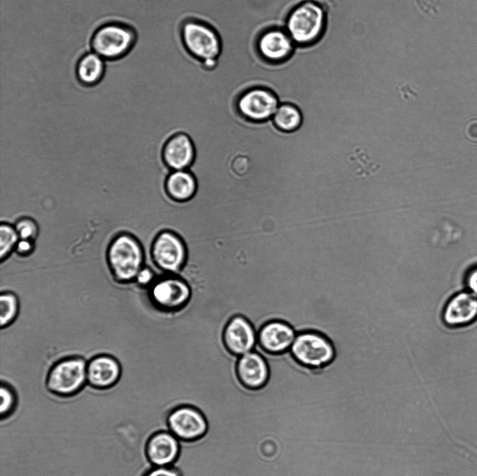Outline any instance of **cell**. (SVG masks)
Masks as SVG:
<instances>
[{"label":"cell","mask_w":477,"mask_h":476,"mask_svg":"<svg viewBox=\"0 0 477 476\" xmlns=\"http://www.w3.org/2000/svg\"><path fill=\"white\" fill-rule=\"evenodd\" d=\"M179 35L186 51L204 68L213 70L217 67L223 41L213 25L201 19L188 17L180 24Z\"/></svg>","instance_id":"6da1fadb"},{"label":"cell","mask_w":477,"mask_h":476,"mask_svg":"<svg viewBox=\"0 0 477 476\" xmlns=\"http://www.w3.org/2000/svg\"><path fill=\"white\" fill-rule=\"evenodd\" d=\"M106 257L114 279L120 283L133 281L145 266L146 258L145 248L139 239L126 232L112 239L108 247Z\"/></svg>","instance_id":"7a4b0ae2"},{"label":"cell","mask_w":477,"mask_h":476,"mask_svg":"<svg viewBox=\"0 0 477 476\" xmlns=\"http://www.w3.org/2000/svg\"><path fill=\"white\" fill-rule=\"evenodd\" d=\"M290 352L299 364L311 372L329 367L335 362L337 355L336 346L332 339L316 329L298 333Z\"/></svg>","instance_id":"3957f363"},{"label":"cell","mask_w":477,"mask_h":476,"mask_svg":"<svg viewBox=\"0 0 477 476\" xmlns=\"http://www.w3.org/2000/svg\"><path fill=\"white\" fill-rule=\"evenodd\" d=\"M325 13L318 3L300 2L287 13L284 27L296 46L304 47L318 40L325 30Z\"/></svg>","instance_id":"277c9868"},{"label":"cell","mask_w":477,"mask_h":476,"mask_svg":"<svg viewBox=\"0 0 477 476\" xmlns=\"http://www.w3.org/2000/svg\"><path fill=\"white\" fill-rule=\"evenodd\" d=\"M138 40L135 29L127 24L110 22L98 27L90 38L91 51L106 61H116L127 55Z\"/></svg>","instance_id":"5b68a950"},{"label":"cell","mask_w":477,"mask_h":476,"mask_svg":"<svg viewBox=\"0 0 477 476\" xmlns=\"http://www.w3.org/2000/svg\"><path fill=\"white\" fill-rule=\"evenodd\" d=\"M86 360L81 357L60 359L49 370L45 386L52 394L68 397L80 392L87 384Z\"/></svg>","instance_id":"8992f818"},{"label":"cell","mask_w":477,"mask_h":476,"mask_svg":"<svg viewBox=\"0 0 477 476\" xmlns=\"http://www.w3.org/2000/svg\"><path fill=\"white\" fill-rule=\"evenodd\" d=\"M151 268L157 275H176L186 260V248L175 233L163 230L154 239L150 251Z\"/></svg>","instance_id":"52a82bcc"},{"label":"cell","mask_w":477,"mask_h":476,"mask_svg":"<svg viewBox=\"0 0 477 476\" xmlns=\"http://www.w3.org/2000/svg\"><path fill=\"white\" fill-rule=\"evenodd\" d=\"M150 302L163 311H175L182 308L189 302L191 290L179 277L163 274L158 275L147 288Z\"/></svg>","instance_id":"ba28073f"},{"label":"cell","mask_w":477,"mask_h":476,"mask_svg":"<svg viewBox=\"0 0 477 476\" xmlns=\"http://www.w3.org/2000/svg\"><path fill=\"white\" fill-rule=\"evenodd\" d=\"M295 44L284 26L272 25L262 29L255 39V50L265 63L285 64L294 54Z\"/></svg>","instance_id":"9c48e42d"},{"label":"cell","mask_w":477,"mask_h":476,"mask_svg":"<svg viewBox=\"0 0 477 476\" xmlns=\"http://www.w3.org/2000/svg\"><path fill=\"white\" fill-rule=\"evenodd\" d=\"M280 103L278 96L271 89L254 86L240 94L237 107L248 120L261 122L272 118Z\"/></svg>","instance_id":"30bf717a"},{"label":"cell","mask_w":477,"mask_h":476,"mask_svg":"<svg viewBox=\"0 0 477 476\" xmlns=\"http://www.w3.org/2000/svg\"><path fill=\"white\" fill-rule=\"evenodd\" d=\"M170 431L183 440H194L203 436L207 430V422L204 415L196 408L181 406L168 416Z\"/></svg>","instance_id":"8fae6325"},{"label":"cell","mask_w":477,"mask_h":476,"mask_svg":"<svg viewBox=\"0 0 477 476\" xmlns=\"http://www.w3.org/2000/svg\"><path fill=\"white\" fill-rule=\"evenodd\" d=\"M477 319V297L462 291L451 297L442 311V320L450 327H460Z\"/></svg>","instance_id":"7c38bea8"},{"label":"cell","mask_w":477,"mask_h":476,"mask_svg":"<svg viewBox=\"0 0 477 476\" xmlns=\"http://www.w3.org/2000/svg\"><path fill=\"white\" fill-rule=\"evenodd\" d=\"M121 377V365L117 359L110 355H99L87 362V385L92 388L110 389L118 383Z\"/></svg>","instance_id":"4fadbf2b"},{"label":"cell","mask_w":477,"mask_h":476,"mask_svg":"<svg viewBox=\"0 0 477 476\" xmlns=\"http://www.w3.org/2000/svg\"><path fill=\"white\" fill-rule=\"evenodd\" d=\"M297 332L289 324L273 320L265 324L257 334V344L265 351L279 354L290 350Z\"/></svg>","instance_id":"5bb4252c"},{"label":"cell","mask_w":477,"mask_h":476,"mask_svg":"<svg viewBox=\"0 0 477 476\" xmlns=\"http://www.w3.org/2000/svg\"><path fill=\"white\" fill-rule=\"evenodd\" d=\"M223 340L226 348L240 357L254 350L257 343V334L246 318L237 315L226 325Z\"/></svg>","instance_id":"9a60e30c"},{"label":"cell","mask_w":477,"mask_h":476,"mask_svg":"<svg viewBox=\"0 0 477 476\" xmlns=\"http://www.w3.org/2000/svg\"><path fill=\"white\" fill-rule=\"evenodd\" d=\"M179 440L170 431H160L148 440L146 454L154 467L170 466L179 453Z\"/></svg>","instance_id":"2e32d148"},{"label":"cell","mask_w":477,"mask_h":476,"mask_svg":"<svg viewBox=\"0 0 477 476\" xmlns=\"http://www.w3.org/2000/svg\"><path fill=\"white\" fill-rule=\"evenodd\" d=\"M237 371L242 383L249 389L262 387L269 378L267 362L255 350L239 357Z\"/></svg>","instance_id":"e0dca14e"},{"label":"cell","mask_w":477,"mask_h":476,"mask_svg":"<svg viewBox=\"0 0 477 476\" xmlns=\"http://www.w3.org/2000/svg\"><path fill=\"white\" fill-rule=\"evenodd\" d=\"M194 157L193 144L189 136L182 133L170 137L163 151V160L173 171L188 169Z\"/></svg>","instance_id":"ac0fdd59"},{"label":"cell","mask_w":477,"mask_h":476,"mask_svg":"<svg viewBox=\"0 0 477 476\" xmlns=\"http://www.w3.org/2000/svg\"><path fill=\"white\" fill-rule=\"evenodd\" d=\"M105 61L92 51L82 55L75 66V76L78 82L87 87L98 84L105 75Z\"/></svg>","instance_id":"d6986e66"},{"label":"cell","mask_w":477,"mask_h":476,"mask_svg":"<svg viewBox=\"0 0 477 476\" xmlns=\"http://www.w3.org/2000/svg\"><path fill=\"white\" fill-rule=\"evenodd\" d=\"M166 188L173 199L184 202L194 195L197 183L193 174L187 169L174 170L166 179Z\"/></svg>","instance_id":"ffe728a7"},{"label":"cell","mask_w":477,"mask_h":476,"mask_svg":"<svg viewBox=\"0 0 477 476\" xmlns=\"http://www.w3.org/2000/svg\"><path fill=\"white\" fill-rule=\"evenodd\" d=\"M272 119L279 130L288 133L297 131L303 123L302 111L291 103H280Z\"/></svg>","instance_id":"44dd1931"},{"label":"cell","mask_w":477,"mask_h":476,"mask_svg":"<svg viewBox=\"0 0 477 476\" xmlns=\"http://www.w3.org/2000/svg\"><path fill=\"white\" fill-rule=\"evenodd\" d=\"M20 304L17 295L8 291L1 292L0 295V327H8L17 318Z\"/></svg>","instance_id":"7402d4cb"},{"label":"cell","mask_w":477,"mask_h":476,"mask_svg":"<svg viewBox=\"0 0 477 476\" xmlns=\"http://www.w3.org/2000/svg\"><path fill=\"white\" fill-rule=\"evenodd\" d=\"M20 239L14 225L2 222L0 225V260L3 262L15 251Z\"/></svg>","instance_id":"603a6c76"},{"label":"cell","mask_w":477,"mask_h":476,"mask_svg":"<svg viewBox=\"0 0 477 476\" xmlns=\"http://www.w3.org/2000/svg\"><path fill=\"white\" fill-rule=\"evenodd\" d=\"M1 419L13 412L17 404V396L13 388L7 382L1 381L0 387Z\"/></svg>","instance_id":"cb8c5ba5"},{"label":"cell","mask_w":477,"mask_h":476,"mask_svg":"<svg viewBox=\"0 0 477 476\" xmlns=\"http://www.w3.org/2000/svg\"><path fill=\"white\" fill-rule=\"evenodd\" d=\"M14 227L20 239L35 241L38 235V225L32 218L22 217L16 221Z\"/></svg>","instance_id":"d4e9b609"},{"label":"cell","mask_w":477,"mask_h":476,"mask_svg":"<svg viewBox=\"0 0 477 476\" xmlns=\"http://www.w3.org/2000/svg\"><path fill=\"white\" fill-rule=\"evenodd\" d=\"M155 271L147 265H145L137 274L134 281L141 288H148L157 277Z\"/></svg>","instance_id":"484cf974"},{"label":"cell","mask_w":477,"mask_h":476,"mask_svg":"<svg viewBox=\"0 0 477 476\" xmlns=\"http://www.w3.org/2000/svg\"><path fill=\"white\" fill-rule=\"evenodd\" d=\"M35 249V241L20 239L15 251L20 256L26 257L31 255Z\"/></svg>","instance_id":"4316f807"},{"label":"cell","mask_w":477,"mask_h":476,"mask_svg":"<svg viewBox=\"0 0 477 476\" xmlns=\"http://www.w3.org/2000/svg\"><path fill=\"white\" fill-rule=\"evenodd\" d=\"M464 281L467 290L477 297V265L468 270Z\"/></svg>","instance_id":"83f0119b"},{"label":"cell","mask_w":477,"mask_h":476,"mask_svg":"<svg viewBox=\"0 0 477 476\" xmlns=\"http://www.w3.org/2000/svg\"><path fill=\"white\" fill-rule=\"evenodd\" d=\"M144 476H180L179 472L171 466L154 467Z\"/></svg>","instance_id":"f1b7e54d"}]
</instances>
